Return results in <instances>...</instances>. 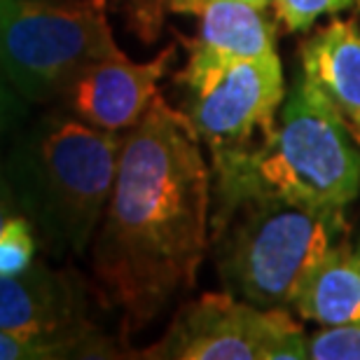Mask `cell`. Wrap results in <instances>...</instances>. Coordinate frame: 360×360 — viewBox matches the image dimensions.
Wrapping results in <instances>:
<instances>
[{
    "label": "cell",
    "mask_w": 360,
    "mask_h": 360,
    "mask_svg": "<svg viewBox=\"0 0 360 360\" xmlns=\"http://www.w3.org/2000/svg\"><path fill=\"white\" fill-rule=\"evenodd\" d=\"M292 307L319 326L360 323V260L347 239L309 274Z\"/></svg>",
    "instance_id": "cell-12"
},
{
    "label": "cell",
    "mask_w": 360,
    "mask_h": 360,
    "mask_svg": "<svg viewBox=\"0 0 360 360\" xmlns=\"http://www.w3.org/2000/svg\"><path fill=\"white\" fill-rule=\"evenodd\" d=\"M96 3H98V5H103V3H105V0H96Z\"/></svg>",
    "instance_id": "cell-21"
},
{
    "label": "cell",
    "mask_w": 360,
    "mask_h": 360,
    "mask_svg": "<svg viewBox=\"0 0 360 360\" xmlns=\"http://www.w3.org/2000/svg\"><path fill=\"white\" fill-rule=\"evenodd\" d=\"M302 75L360 136V28L335 19L302 45Z\"/></svg>",
    "instance_id": "cell-10"
},
{
    "label": "cell",
    "mask_w": 360,
    "mask_h": 360,
    "mask_svg": "<svg viewBox=\"0 0 360 360\" xmlns=\"http://www.w3.org/2000/svg\"><path fill=\"white\" fill-rule=\"evenodd\" d=\"M347 239L344 213L319 211L246 183H213L211 246L227 292L257 307H288Z\"/></svg>",
    "instance_id": "cell-2"
},
{
    "label": "cell",
    "mask_w": 360,
    "mask_h": 360,
    "mask_svg": "<svg viewBox=\"0 0 360 360\" xmlns=\"http://www.w3.org/2000/svg\"><path fill=\"white\" fill-rule=\"evenodd\" d=\"M35 234L24 213H14L0 227V276H14L33 264Z\"/></svg>",
    "instance_id": "cell-13"
},
{
    "label": "cell",
    "mask_w": 360,
    "mask_h": 360,
    "mask_svg": "<svg viewBox=\"0 0 360 360\" xmlns=\"http://www.w3.org/2000/svg\"><path fill=\"white\" fill-rule=\"evenodd\" d=\"M211 176L213 183H246L344 213L360 194V150L342 112L300 73L262 146L243 160L211 167Z\"/></svg>",
    "instance_id": "cell-4"
},
{
    "label": "cell",
    "mask_w": 360,
    "mask_h": 360,
    "mask_svg": "<svg viewBox=\"0 0 360 360\" xmlns=\"http://www.w3.org/2000/svg\"><path fill=\"white\" fill-rule=\"evenodd\" d=\"M174 54L176 49L167 47L160 56L139 63L127 59L120 49L105 59L94 61L63 91L68 110L77 120L103 131H129L160 96L157 84L169 70Z\"/></svg>",
    "instance_id": "cell-9"
},
{
    "label": "cell",
    "mask_w": 360,
    "mask_h": 360,
    "mask_svg": "<svg viewBox=\"0 0 360 360\" xmlns=\"http://www.w3.org/2000/svg\"><path fill=\"white\" fill-rule=\"evenodd\" d=\"M115 52L96 0H0V73L28 103L63 96L84 68Z\"/></svg>",
    "instance_id": "cell-5"
},
{
    "label": "cell",
    "mask_w": 360,
    "mask_h": 360,
    "mask_svg": "<svg viewBox=\"0 0 360 360\" xmlns=\"http://www.w3.org/2000/svg\"><path fill=\"white\" fill-rule=\"evenodd\" d=\"M208 0H171V10L176 12H187V14H197L201 10V5H206ZM241 3H250V5H257V7H267L271 0H241Z\"/></svg>",
    "instance_id": "cell-19"
},
{
    "label": "cell",
    "mask_w": 360,
    "mask_h": 360,
    "mask_svg": "<svg viewBox=\"0 0 360 360\" xmlns=\"http://www.w3.org/2000/svg\"><path fill=\"white\" fill-rule=\"evenodd\" d=\"M70 358L68 351L52 342L31 340L0 330V360H52Z\"/></svg>",
    "instance_id": "cell-16"
},
{
    "label": "cell",
    "mask_w": 360,
    "mask_h": 360,
    "mask_svg": "<svg viewBox=\"0 0 360 360\" xmlns=\"http://www.w3.org/2000/svg\"><path fill=\"white\" fill-rule=\"evenodd\" d=\"M178 80L187 91L185 115L211 153V167L255 153L285 98L278 54L222 63L190 59Z\"/></svg>",
    "instance_id": "cell-6"
},
{
    "label": "cell",
    "mask_w": 360,
    "mask_h": 360,
    "mask_svg": "<svg viewBox=\"0 0 360 360\" xmlns=\"http://www.w3.org/2000/svg\"><path fill=\"white\" fill-rule=\"evenodd\" d=\"M26 103L28 101L5 80V75L0 73V136L12 131L14 127H19L26 117Z\"/></svg>",
    "instance_id": "cell-17"
},
{
    "label": "cell",
    "mask_w": 360,
    "mask_h": 360,
    "mask_svg": "<svg viewBox=\"0 0 360 360\" xmlns=\"http://www.w3.org/2000/svg\"><path fill=\"white\" fill-rule=\"evenodd\" d=\"M122 136L77 117L45 115L12 141L7 183L56 253L87 250L117 176Z\"/></svg>",
    "instance_id": "cell-3"
},
{
    "label": "cell",
    "mask_w": 360,
    "mask_h": 360,
    "mask_svg": "<svg viewBox=\"0 0 360 360\" xmlns=\"http://www.w3.org/2000/svg\"><path fill=\"white\" fill-rule=\"evenodd\" d=\"M197 14L199 38L192 45V61L222 63L276 54V28L262 7L241 0H208Z\"/></svg>",
    "instance_id": "cell-11"
},
{
    "label": "cell",
    "mask_w": 360,
    "mask_h": 360,
    "mask_svg": "<svg viewBox=\"0 0 360 360\" xmlns=\"http://www.w3.org/2000/svg\"><path fill=\"white\" fill-rule=\"evenodd\" d=\"M358 3H360V0H358Z\"/></svg>",
    "instance_id": "cell-22"
},
{
    "label": "cell",
    "mask_w": 360,
    "mask_h": 360,
    "mask_svg": "<svg viewBox=\"0 0 360 360\" xmlns=\"http://www.w3.org/2000/svg\"><path fill=\"white\" fill-rule=\"evenodd\" d=\"M17 201H14V194H12V187L7 183V174H5V167L0 164V227L5 225V220L10 215L17 213Z\"/></svg>",
    "instance_id": "cell-18"
},
{
    "label": "cell",
    "mask_w": 360,
    "mask_h": 360,
    "mask_svg": "<svg viewBox=\"0 0 360 360\" xmlns=\"http://www.w3.org/2000/svg\"><path fill=\"white\" fill-rule=\"evenodd\" d=\"M143 358L302 360L307 337L285 307H257L232 292H206L178 309L167 335Z\"/></svg>",
    "instance_id": "cell-7"
},
{
    "label": "cell",
    "mask_w": 360,
    "mask_h": 360,
    "mask_svg": "<svg viewBox=\"0 0 360 360\" xmlns=\"http://www.w3.org/2000/svg\"><path fill=\"white\" fill-rule=\"evenodd\" d=\"M354 250H356V255H358V260H360V243H358V246H356Z\"/></svg>",
    "instance_id": "cell-20"
},
{
    "label": "cell",
    "mask_w": 360,
    "mask_h": 360,
    "mask_svg": "<svg viewBox=\"0 0 360 360\" xmlns=\"http://www.w3.org/2000/svg\"><path fill=\"white\" fill-rule=\"evenodd\" d=\"M307 358L360 360V323L321 326V330L307 337Z\"/></svg>",
    "instance_id": "cell-14"
},
{
    "label": "cell",
    "mask_w": 360,
    "mask_h": 360,
    "mask_svg": "<svg viewBox=\"0 0 360 360\" xmlns=\"http://www.w3.org/2000/svg\"><path fill=\"white\" fill-rule=\"evenodd\" d=\"M276 19L285 24L290 33L307 31L314 26V21L323 14L342 12L354 0H271Z\"/></svg>",
    "instance_id": "cell-15"
},
{
    "label": "cell",
    "mask_w": 360,
    "mask_h": 360,
    "mask_svg": "<svg viewBox=\"0 0 360 360\" xmlns=\"http://www.w3.org/2000/svg\"><path fill=\"white\" fill-rule=\"evenodd\" d=\"M190 117L162 96L122 136L91 269L127 333L192 290L211 246L213 176Z\"/></svg>",
    "instance_id": "cell-1"
},
{
    "label": "cell",
    "mask_w": 360,
    "mask_h": 360,
    "mask_svg": "<svg viewBox=\"0 0 360 360\" xmlns=\"http://www.w3.org/2000/svg\"><path fill=\"white\" fill-rule=\"evenodd\" d=\"M0 330L59 344L68 356H105L103 342L87 319L80 283L68 274L31 264L0 276Z\"/></svg>",
    "instance_id": "cell-8"
}]
</instances>
